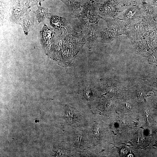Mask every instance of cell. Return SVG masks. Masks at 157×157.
Returning a JSON list of instances; mask_svg holds the SVG:
<instances>
[{
	"mask_svg": "<svg viewBox=\"0 0 157 157\" xmlns=\"http://www.w3.org/2000/svg\"><path fill=\"white\" fill-rule=\"evenodd\" d=\"M153 19L144 18L127 26L126 35L132 41L143 39L149 31L156 27V22Z\"/></svg>",
	"mask_w": 157,
	"mask_h": 157,
	"instance_id": "cell-1",
	"label": "cell"
},
{
	"mask_svg": "<svg viewBox=\"0 0 157 157\" xmlns=\"http://www.w3.org/2000/svg\"><path fill=\"white\" fill-rule=\"evenodd\" d=\"M141 3L126 8L117 18L123 21L127 26L143 19L144 16Z\"/></svg>",
	"mask_w": 157,
	"mask_h": 157,
	"instance_id": "cell-2",
	"label": "cell"
},
{
	"mask_svg": "<svg viewBox=\"0 0 157 157\" xmlns=\"http://www.w3.org/2000/svg\"><path fill=\"white\" fill-rule=\"evenodd\" d=\"M98 13L101 18H117L125 8L112 0H108L97 6Z\"/></svg>",
	"mask_w": 157,
	"mask_h": 157,
	"instance_id": "cell-3",
	"label": "cell"
},
{
	"mask_svg": "<svg viewBox=\"0 0 157 157\" xmlns=\"http://www.w3.org/2000/svg\"><path fill=\"white\" fill-rule=\"evenodd\" d=\"M83 25L98 23L101 18L98 12V7L91 3H87L83 7V10L79 17Z\"/></svg>",
	"mask_w": 157,
	"mask_h": 157,
	"instance_id": "cell-4",
	"label": "cell"
},
{
	"mask_svg": "<svg viewBox=\"0 0 157 157\" xmlns=\"http://www.w3.org/2000/svg\"><path fill=\"white\" fill-rule=\"evenodd\" d=\"M82 33L85 43L90 50H91L96 39L99 35L100 31L98 23L83 25Z\"/></svg>",
	"mask_w": 157,
	"mask_h": 157,
	"instance_id": "cell-5",
	"label": "cell"
},
{
	"mask_svg": "<svg viewBox=\"0 0 157 157\" xmlns=\"http://www.w3.org/2000/svg\"><path fill=\"white\" fill-rule=\"evenodd\" d=\"M107 28L116 34L119 37L126 34L127 26L122 21L118 19L106 18Z\"/></svg>",
	"mask_w": 157,
	"mask_h": 157,
	"instance_id": "cell-6",
	"label": "cell"
},
{
	"mask_svg": "<svg viewBox=\"0 0 157 157\" xmlns=\"http://www.w3.org/2000/svg\"><path fill=\"white\" fill-rule=\"evenodd\" d=\"M40 32V39L43 47L46 51L48 50L51 44V39L53 33V30L48 28L45 25L43 30Z\"/></svg>",
	"mask_w": 157,
	"mask_h": 157,
	"instance_id": "cell-7",
	"label": "cell"
},
{
	"mask_svg": "<svg viewBox=\"0 0 157 157\" xmlns=\"http://www.w3.org/2000/svg\"><path fill=\"white\" fill-rule=\"evenodd\" d=\"M144 18H154L157 14V9L143 1L141 3Z\"/></svg>",
	"mask_w": 157,
	"mask_h": 157,
	"instance_id": "cell-8",
	"label": "cell"
},
{
	"mask_svg": "<svg viewBox=\"0 0 157 157\" xmlns=\"http://www.w3.org/2000/svg\"><path fill=\"white\" fill-rule=\"evenodd\" d=\"M99 35L102 42L105 43L110 42L119 37L116 34L107 28L100 31Z\"/></svg>",
	"mask_w": 157,
	"mask_h": 157,
	"instance_id": "cell-9",
	"label": "cell"
},
{
	"mask_svg": "<svg viewBox=\"0 0 157 157\" xmlns=\"http://www.w3.org/2000/svg\"><path fill=\"white\" fill-rule=\"evenodd\" d=\"M25 34H27L33 28L34 25L33 18L26 14L22 19L21 24Z\"/></svg>",
	"mask_w": 157,
	"mask_h": 157,
	"instance_id": "cell-10",
	"label": "cell"
},
{
	"mask_svg": "<svg viewBox=\"0 0 157 157\" xmlns=\"http://www.w3.org/2000/svg\"><path fill=\"white\" fill-rule=\"evenodd\" d=\"M50 24L54 28H61L68 24L64 19L56 16H52L50 18Z\"/></svg>",
	"mask_w": 157,
	"mask_h": 157,
	"instance_id": "cell-11",
	"label": "cell"
},
{
	"mask_svg": "<svg viewBox=\"0 0 157 157\" xmlns=\"http://www.w3.org/2000/svg\"><path fill=\"white\" fill-rule=\"evenodd\" d=\"M68 8L71 17L74 18L79 17L83 10V7L79 4H74L69 6Z\"/></svg>",
	"mask_w": 157,
	"mask_h": 157,
	"instance_id": "cell-12",
	"label": "cell"
},
{
	"mask_svg": "<svg viewBox=\"0 0 157 157\" xmlns=\"http://www.w3.org/2000/svg\"><path fill=\"white\" fill-rule=\"evenodd\" d=\"M149 137L141 134H138L135 136L133 140V142L138 147H144L149 143Z\"/></svg>",
	"mask_w": 157,
	"mask_h": 157,
	"instance_id": "cell-13",
	"label": "cell"
},
{
	"mask_svg": "<svg viewBox=\"0 0 157 157\" xmlns=\"http://www.w3.org/2000/svg\"><path fill=\"white\" fill-rule=\"evenodd\" d=\"M119 6L125 8L141 3L144 0H112Z\"/></svg>",
	"mask_w": 157,
	"mask_h": 157,
	"instance_id": "cell-14",
	"label": "cell"
},
{
	"mask_svg": "<svg viewBox=\"0 0 157 157\" xmlns=\"http://www.w3.org/2000/svg\"><path fill=\"white\" fill-rule=\"evenodd\" d=\"M94 86L91 84H86L84 87L82 91L85 98L88 100L92 99L95 92Z\"/></svg>",
	"mask_w": 157,
	"mask_h": 157,
	"instance_id": "cell-15",
	"label": "cell"
},
{
	"mask_svg": "<svg viewBox=\"0 0 157 157\" xmlns=\"http://www.w3.org/2000/svg\"><path fill=\"white\" fill-rule=\"evenodd\" d=\"M35 13L37 19L39 22H42L46 18H49L50 15L48 13L47 9L41 7H38Z\"/></svg>",
	"mask_w": 157,
	"mask_h": 157,
	"instance_id": "cell-16",
	"label": "cell"
},
{
	"mask_svg": "<svg viewBox=\"0 0 157 157\" xmlns=\"http://www.w3.org/2000/svg\"><path fill=\"white\" fill-rule=\"evenodd\" d=\"M149 80L154 86L157 87V73L152 74L149 77Z\"/></svg>",
	"mask_w": 157,
	"mask_h": 157,
	"instance_id": "cell-17",
	"label": "cell"
},
{
	"mask_svg": "<svg viewBox=\"0 0 157 157\" xmlns=\"http://www.w3.org/2000/svg\"><path fill=\"white\" fill-rule=\"evenodd\" d=\"M144 1L157 9V0H144Z\"/></svg>",
	"mask_w": 157,
	"mask_h": 157,
	"instance_id": "cell-18",
	"label": "cell"
},
{
	"mask_svg": "<svg viewBox=\"0 0 157 157\" xmlns=\"http://www.w3.org/2000/svg\"><path fill=\"white\" fill-rule=\"evenodd\" d=\"M120 151L121 153L123 155H125L127 152V150L124 148L121 149Z\"/></svg>",
	"mask_w": 157,
	"mask_h": 157,
	"instance_id": "cell-19",
	"label": "cell"
}]
</instances>
